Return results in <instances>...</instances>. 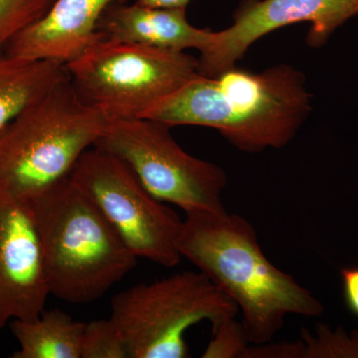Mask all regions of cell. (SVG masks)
<instances>
[{
    "instance_id": "8fae6325",
    "label": "cell",
    "mask_w": 358,
    "mask_h": 358,
    "mask_svg": "<svg viewBox=\"0 0 358 358\" xmlns=\"http://www.w3.org/2000/svg\"><path fill=\"white\" fill-rule=\"evenodd\" d=\"M115 0H55L41 20L26 28L6 53L27 60L66 64L102 38L99 22Z\"/></svg>"
},
{
    "instance_id": "7c38bea8",
    "label": "cell",
    "mask_w": 358,
    "mask_h": 358,
    "mask_svg": "<svg viewBox=\"0 0 358 358\" xmlns=\"http://www.w3.org/2000/svg\"><path fill=\"white\" fill-rule=\"evenodd\" d=\"M102 38L133 42L185 51L194 48L202 52L208 46L211 30L199 29L186 18L185 8L133 6H109L99 22Z\"/></svg>"
},
{
    "instance_id": "5bb4252c",
    "label": "cell",
    "mask_w": 358,
    "mask_h": 358,
    "mask_svg": "<svg viewBox=\"0 0 358 358\" xmlns=\"http://www.w3.org/2000/svg\"><path fill=\"white\" fill-rule=\"evenodd\" d=\"M85 324L59 310H43L33 320H11L10 329L20 345L11 357L81 358Z\"/></svg>"
},
{
    "instance_id": "52a82bcc",
    "label": "cell",
    "mask_w": 358,
    "mask_h": 358,
    "mask_svg": "<svg viewBox=\"0 0 358 358\" xmlns=\"http://www.w3.org/2000/svg\"><path fill=\"white\" fill-rule=\"evenodd\" d=\"M171 127L147 117L110 119L94 147L126 162L148 192L186 213L226 212L221 167L192 157L171 136Z\"/></svg>"
},
{
    "instance_id": "ac0fdd59",
    "label": "cell",
    "mask_w": 358,
    "mask_h": 358,
    "mask_svg": "<svg viewBox=\"0 0 358 358\" xmlns=\"http://www.w3.org/2000/svg\"><path fill=\"white\" fill-rule=\"evenodd\" d=\"M250 343L241 322L229 317L212 327V338L203 358H244Z\"/></svg>"
},
{
    "instance_id": "ba28073f",
    "label": "cell",
    "mask_w": 358,
    "mask_h": 358,
    "mask_svg": "<svg viewBox=\"0 0 358 358\" xmlns=\"http://www.w3.org/2000/svg\"><path fill=\"white\" fill-rule=\"evenodd\" d=\"M69 179L95 203L138 259L164 268L180 262L182 219L155 199L126 162L93 147L78 160Z\"/></svg>"
},
{
    "instance_id": "4fadbf2b",
    "label": "cell",
    "mask_w": 358,
    "mask_h": 358,
    "mask_svg": "<svg viewBox=\"0 0 358 358\" xmlns=\"http://www.w3.org/2000/svg\"><path fill=\"white\" fill-rule=\"evenodd\" d=\"M68 77L65 65L0 53V131Z\"/></svg>"
},
{
    "instance_id": "d6986e66",
    "label": "cell",
    "mask_w": 358,
    "mask_h": 358,
    "mask_svg": "<svg viewBox=\"0 0 358 358\" xmlns=\"http://www.w3.org/2000/svg\"><path fill=\"white\" fill-rule=\"evenodd\" d=\"M244 358H303V343L300 338L293 343L268 341L262 345H249Z\"/></svg>"
},
{
    "instance_id": "6da1fadb",
    "label": "cell",
    "mask_w": 358,
    "mask_h": 358,
    "mask_svg": "<svg viewBox=\"0 0 358 358\" xmlns=\"http://www.w3.org/2000/svg\"><path fill=\"white\" fill-rule=\"evenodd\" d=\"M310 110L303 73L287 65L261 73L234 66L216 76L199 73L141 117L215 129L234 147L254 154L288 145Z\"/></svg>"
},
{
    "instance_id": "9c48e42d",
    "label": "cell",
    "mask_w": 358,
    "mask_h": 358,
    "mask_svg": "<svg viewBox=\"0 0 358 358\" xmlns=\"http://www.w3.org/2000/svg\"><path fill=\"white\" fill-rule=\"evenodd\" d=\"M357 14L358 0H244L233 24L212 33L208 46L200 52L199 73L216 76L234 67L257 40L294 23L310 22L308 44L322 46Z\"/></svg>"
},
{
    "instance_id": "30bf717a",
    "label": "cell",
    "mask_w": 358,
    "mask_h": 358,
    "mask_svg": "<svg viewBox=\"0 0 358 358\" xmlns=\"http://www.w3.org/2000/svg\"><path fill=\"white\" fill-rule=\"evenodd\" d=\"M49 296L29 201L0 189V331L11 320L37 319Z\"/></svg>"
},
{
    "instance_id": "5b68a950",
    "label": "cell",
    "mask_w": 358,
    "mask_h": 358,
    "mask_svg": "<svg viewBox=\"0 0 358 358\" xmlns=\"http://www.w3.org/2000/svg\"><path fill=\"white\" fill-rule=\"evenodd\" d=\"M236 303L203 273L183 271L115 294L110 319L129 358H185V334L203 320L215 326L236 317Z\"/></svg>"
},
{
    "instance_id": "8992f818",
    "label": "cell",
    "mask_w": 358,
    "mask_h": 358,
    "mask_svg": "<svg viewBox=\"0 0 358 358\" xmlns=\"http://www.w3.org/2000/svg\"><path fill=\"white\" fill-rule=\"evenodd\" d=\"M78 96L110 119L141 117L199 74L185 51L101 38L65 64Z\"/></svg>"
},
{
    "instance_id": "2e32d148",
    "label": "cell",
    "mask_w": 358,
    "mask_h": 358,
    "mask_svg": "<svg viewBox=\"0 0 358 358\" xmlns=\"http://www.w3.org/2000/svg\"><path fill=\"white\" fill-rule=\"evenodd\" d=\"M55 0H0V53L47 13Z\"/></svg>"
},
{
    "instance_id": "e0dca14e",
    "label": "cell",
    "mask_w": 358,
    "mask_h": 358,
    "mask_svg": "<svg viewBox=\"0 0 358 358\" xmlns=\"http://www.w3.org/2000/svg\"><path fill=\"white\" fill-rule=\"evenodd\" d=\"M81 358H129L124 338L110 317L85 324Z\"/></svg>"
},
{
    "instance_id": "3957f363",
    "label": "cell",
    "mask_w": 358,
    "mask_h": 358,
    "mask_svg": "<svg viewBox=\"0 0 358 358\" xmlns=\"http://www.w3.org/2000/svg\"><path fill=\"white\" fill-rule=\"evenodd\" d=\"M29 203L51 296L70 303H92L136 267L138 257L69 178Z\"/></svg>"
},
{
    "instance_id": "7a4b0ae2",
    "label": "cell",
    "mask_w": 358,
    "mask_h": 358,
    "mask_svg": "<svg viewBox=\"0 0 358 358\" xmlns=\"http://www.w3.org/2000/svg\"><path fill=\"white\" fill-rule=\"evenodd\" d=\"M178 250L236 303L251 345L272 341L288 315L319 317L324 312L310 289L271 263L254 226L238 214L186 213Z\"/></svg>"
},
{
    "instance_id": "44dd1931",
    "label": "cell",
    "mask_w": 358,
    "mask_h": 358,
    "mask_svg": "<svg viewBox=\"0 0 358 358\" xmlns=\"http://www.w3.org/2000/svg\"><path fill=\"white\" fill-rule=\"evenodd\" d=\"M190 0H136V3L152 7H169V8H186Z\"/></svg>"
},
{
    "instance_id": "9a60e30c",
    "label": "cell",
    "mask_w": 358,
    "mask_h": 358,
    "mask_svg": "<svg viewBox=\"0 0 358 358\" xmlns=\"http://www.w3.org/2000/svg\"><path fill=\"white\" fill-rule=\"evenodd\" d=\"M315 331L301 329L303 358H358V331L348 334L341 327L334 331L324 324Z\"/></svg>"
},
{
    "instance_id": "277c9868",
    "label": "cell",
    "mask_w": 358,
    "mask_h": 358,
    "mask_svg": "<svg viewBox=\"0 0 358 358\" xmlns=\"http://www.w3.org/2000/svg\"><path fill=\"white\" fill-rule=\"evenodd\" d=\"M110 122L62 80L0 131V189L29 201L69 178Z\"/></svg>"
},
{
    "instance_id": "ffe728a7",
    "label": "cell",
    "mask_w": 358,
    "mask_h": 358,
    "mask_svg": "<svg viewBox=\"0 0 358 358\" xmlns=\"http://www.w3.org/2000/svg\"><path fill=\"white\" fill-rule=\"evenodd\" d=\"M341 278L346 308L358 319V266L341 268Z\"/></svg>"
}]
</instances>
